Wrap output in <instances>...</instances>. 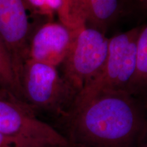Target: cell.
Segmentation results:
<instances>
[{
    "label": "cell",
    "instance_id": "cell-1",
    "mask_svg": "<svg viewBox=\"0 0 147 147\" xmlns=\"http://www.w3.org/2000/svg\"><path fill=\"white\" fill-rule=\"evenodd\" d=\"M145 108L127 92L75 102L62 119L69 147H134L147 127Z\"/></svg>",
    "mask_w": 147,
    "mask_h": 147
},
{
    "label": "cell",
    "instance_id": "cell-2",
    "mask_svg": "<svg viewBox=\"0 0 147 147\" xmlns=\"http://www.w3.org/2000/svg\"><path fill=\"white\" fill-rule=\"evenodd\" d=\"M20 84L23 102L34 112H45L61 119L78 94L58 67L30 59L24 64Z\"/></svg>",
    "mask_w": 147,
    "mask_h": 147
},
{
    "label": "cell",
    "instance_id": "cell-3",
    "mask_svg": "<svg viewBox=\"0 0 147 147\" xmlns=\"http://www.w3.org/2000/svg\"><path fill=\"white\" fill-rule=\"evenodd\" d=\"M0 134L15 147H69L63 134L38 118L25 103L2 91H0Z\"/></svg>",
    "mask_w": 147,
    "mask_h": 147
},
{
    "label": "cell",
    "instance_id": "cell-4",
    "mask_svg": "<svg viewBox=\"0 0 147 147\" xmlns=\"http://www.w3.org/2000/svg\"><path fill=\"white\" fill-rule=\"evenodd\" d=\"M142 26L109 38L108 55L102 70L78 93L75 102L106 92H127L136 67V43Z\"/></svg>",
    "mask_w": 147,
    "mask_h": 147
},
{
    "label": "cell",
    "instance_id": "cell-5",
    "mask_svg": "<svg viewBox=\"0 0 147 147\" xmlns=\"http://www.w3.org/2000/svg\"><path fill=\"white\" fill-rule=\"evenodd\" d=\"M109 38L87 25L77 30L61 74L80 93L102 70L108 55Z\"/></svg>",
    "mask_w": 147,
    "mask_h": 147
},
{
    "label": "cell",
    "instance_id": "cell-6",
    "mask_svg": "<svg viewBox=\"0 0 147 147\" xmlns=\"http://www.w3.org/2000/svg\"><path fill=\"white\" fill-rule=\"evenodd\" d=\"M27 12L24 0H0V38L10 53L19 83L32 27Z\"/></svg>",
    "mask_w": 147,
    "mask_h": 147
},
{
    "label": "cell",
    "instance_id": "cell-7",
    "mask_svg": "<svg viewBox=\"0 0 147 147\" xmlns=\"http://www.w3.org/2000/svg\"><path fill=\"white\" fill-rule=\"evenodd\" d=\"M77 30L55 20H45L35 29L32 27L27 59L61 66L68 55Z\"/></svg>",
    "mask_w": 147,
    "mask_h": 147
},
{
    "label": "cell",
    "instance_id": "cell-8",
    "mask_svg": "<svg viewBox=\"0 0 147 147\" xmlns=\"http://www.w3.org/2000/svg\"><path fill=\"white\" fill-rule=\"evenodd\" d=\"M125 3V0H82L86 25L106 34L120 16Z\"/></svg>",
    "mask_w": 147,
    "mask_h": 147
},
{
    "label": "cell",
    "instance_id": "cell-9",
    "mask_svg": "<svg viewBox=\"0 0 147 147\" xmlns=\"http://www.w3.org/2000/svg\"><path fill=\"white\" fill-rule=\"evenodd\" d=\"M127 93L135 97L147 93V25L142 26L138 37L135 71Z\"/></svg>",
    "mask_w": 147,
    "mask_h": 147
},
{
    "label": "cell",
    "instance_id": "cell-10",
    "mask_svg": "<svg viewBox=\"0 0 147 147\" xmlns=\"http://www.w3.org/2000/svg\"><path fill=\"white\" fill-rule=\"evenodd\" d=\"M0 90L23 102L20 83L8 49L0 38Z\"/></svg>",
    "mask_w": 147,
    "mask_h": 147
},
{
    "label": "cell",
    "instance_id": "cell-11",
    "mask_svg": "<svg viewBox=\"0 0 147 147\" xmlns=\"http://www.w3.org/2000/svg\"><path fill=\"white\" fill-rule=\"evenodd\" d=\"M65 12L61 23L72 30H77L85 26L82 0H64Z\"/></svg>",
    "mask_w": 147,
    "mask_h": 147
},
{
    "label": "cell",
    "instance_id": "cell-12",
    "mask_svg": "<svg viewBox=\"0 0 147 147\" xmlns=\"http://www.w3.org/2000/svg\"><path fill=\"white\" fill-rule=\"evenodd\" d=\"M25 6L32 15L45 20H54L55 15L49 8L47 0H24Z\"/></svg>",
    "mask_w": 147,
    "mask_h": 147
},
{
    "label": "cell",
    "instance_id": "cell-13",
    "mask_svg": "<svg viewBox=\"0 0 147 147\" xmlns=\"http://www.w3.org/2000/svg\"><path fill=\"white\" fill-rule=\"evenodd\" d=\"M127 1L143 15H147V0H126V3Z\"/></svg>",
    "mask_w": 147,
    "mask_h": 147
},
{
    "label": "cell",
    "instance_id": "cell-14",
    "mask_svg": "<svg viewBox=\"0 0 147 147\" xmlns=\"http://www.w3.org/2000/svg\"><path fill=\"white\" fill-rule=\"evenodd\" d=\"M134 147H147V127Z\"/></svg>",
    "mask_w": 147,
    "mask_h": 147
},
{
    "label": "cell",
    "instance_id": "cell-15",
    "mask_svg": "<svg viewBox=\"0 0 147 147\" xmlns=\"http://www.w3.org/2000/svg\"><path fill=\"white\" fill-rule=\"evenodd\" d=\"M0 147H15L9 140L0 134Z\"/></svg>",
    "mask_w": 147,
    "mask_h": 147
},
{
    "label": "cell",
    "instance_id": "cell-16",
    "mask_svg": "<svg viewBox=\"0 0 147 147\" xmlns=\"http://www.w3.org/2000/svg\"><path fill=\"white\" fill-rule=\"evenodd\" d=\"M143 105H144L145 110H146V111L147 112V98L144 101V102H143Z\"/></svg>",
    "mask_w": 147,
    "mask_h": 147
}]
</instances>
